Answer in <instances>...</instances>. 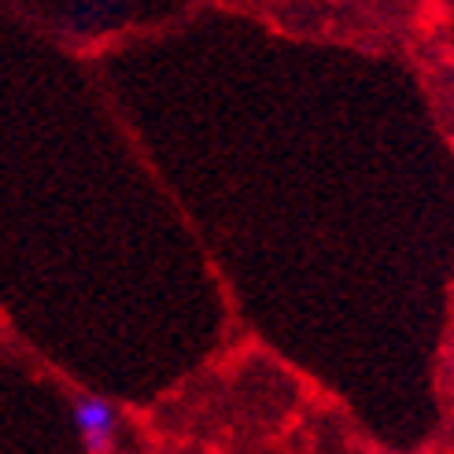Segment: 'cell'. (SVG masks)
Instances as JSON below:
<instances>
[{
	"label": "cell",
	"instance_id": "obj_1",
	"mask_svg": "<svg viewBox=\"0 0 454 454\" xmlns=\"http://www.w3.org/2000/svg\"><path fill=\"white\" fill-rule=\"evenodd\" d=\"M74 425H78V436H82L89 454H111L115 450L119 414L111 411V403H104L97 395L74 399Z\"/></svg>",
	"mask_w": 454,
	"mask_h": 454
}]
</instances>
